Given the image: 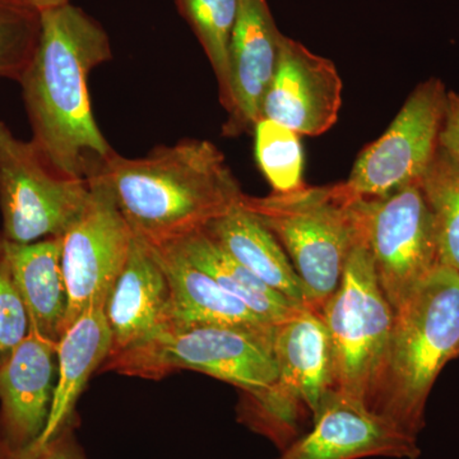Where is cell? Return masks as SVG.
I'll return each instance as SVG.
<instances>
[{
    "label": "cell",
    "instance_id": "obj_1",
    "mask_svg": "<svg viewBox=\"0 0 459 459\" xmlns=\"http://www.w3.org/2000/svg\"><path fill=\"white\" fill-rule=\"evenodd\" d=\"M113 59L104 27L72 3L41 12L38 48L18 81L32 142L56 170L89 180L115 152L93 117L87 80Z\"/></svg>",
    "mask_w": 459,
    "mask_h": 459
},
{
    "label": "cell",
    "instance_id": "obj_2",
    "mask_svg": "<svg viewBox=\"0 0 459 459\" xmlns=\"http://www.w3.org/2000/svg\"><path fill=\"white\" fill-rule=\"evenodd\" d=\"M92 178L107 186L133 235L152 247L204 229L246 195L225 155L204 140L159 146L138 159L114 152Z\"/></svg>",
    "mask_w": 459,
    "mask_h": 459
},
{
    "label": "cell",
    "instance_id": "obj_3",
    "mask_svg": "<svg viewBox=\"0 0 459 459\" xmlns=\"http://www.w3.org/2000/svg\"><path fill=\"white\" fill-rule=\"evenodd\" d=\"M458 353L459 272L440 264L394 310L367 406L419 437L435 382Z\"/></svg>",
    "mask_w": 459,
    "mask_h": 459
},
{
    "label": "cell",
    "instance_id": "obj_4",
    "mask_svg": "<svg viewBox=\"0 0 459 459\" xmlns=\"http://www.w3.org/2000/svg\"><path fill=\"white\" fill-rule=\"evenodd\" d=\"M360 198L341 183L267 197L244 195L241 201L280 241L303 282L307 307L318 312L340 285L347 256L360 237Z\"/></svg>",
    "mask_w": 459,
    "mask_h": 459
},
{
    "label": "cell",
    "instance_id": "obj_5",
    "mask_svg": "<svg viewBox=\"0 0 459 459\" xmlns=\"http://www.w3.org/2000/svg\"><path fill=\"white\" fill-rule=\"evenodd\" d=\"M273 328L160 325L137 343L108 356L100 370L151 380L193 370L240 391L270 388L279 380Z\"/></svg>",
    "mask_w": 459,
    "mask_h": 459
},
{
    "label": "cell",
    "instance_id": "obj_6",
    "mask_svg": "<svg viewBox=\"0 0 459 459\" xmlns=\"http://www.w3.org/2000/svg\"><path fill=\"white\" fill-rule=\"evenodd\" d=\"M319 313L331 340L334 389L367 403L391 337L394 309L379 285L361 232L340 285Z\"/></svg>",
    "mask_w": 459,
    "mask_h": 459
},
{
    "label": "cell",
    "instance_id": "obj_7",
    "mask_svg": "<svg viewBox=\"0 0 459 459\" xmlns=\"http://www.w3.org/2000/svg\"><path fill=\"white\" fill-rule=\"evenodd\" d=\"M90 184L68 177L32 141L0 122V212L3 237L17 244L63 237L90 198Z\"/></svg>",
    "mask_w": 459,
    "mask_h": 459
},
{
    "label": "cell",
    "instance_id": "obj_8",
    "mask_svg": "<svg viewBox=\"0 0 459 459\" xmlns=\"http://www.w3.org/2000/svg\"><path fill=\"white\" fill-rule=\"evenodd\" d=\"M358 213L377 279L395 310L440 265L433 214L420 184L361 197Z\"/></svg>",
    "mask_w": 459,
    "mask_h": 459
},
{
    "label": "cell",
    "instance_id": "obj_9",
    "mask_svg": "<svg viewBox=\"0 0 459 459\" xmlns=\"http://www.w3.org/2000/svg\"><path fill=\"white\" fill-rule=\"evenodd\" d=\"M446 92L435 77L413 89L385 134L356 159L346 181L353 195L379 198L420 184L439 148Z\"/></svg>",
    "mask_w": 459,
    "mask_h": 459
},
{
    "label": "cell",
    "instance_id": "obj_10",
    "mask_svg": "<svg viewBox=\"0 0 459 459\" xmlns=\"http://www.w3.org/2000/svg\"><path fill=\"white\" fill-rule=\"evenodd\" d=\"M87 181L86 207L62 237L68 292L65 332L84 313L104 309L134 238L107 186L95 178Z\"/></svg>",
    "mask_w": 459,
    "mask_h": 459
},
{
    "label": "cell",
    "instance_id": "obj_11",
    "mask_svg": "<svg viewBox=\"0 0 459 459\" xmlns=\"http://www.w3.org/2000/svg\"><path fill=\"white\" fill-rule=\"evenodd\" d=\"M419 437L374 412L362 401L329 392L312 428L276 459H418Z\"/></svg>",
    "mask_w": 459,
    "mask_h": 459
},
{
    "label": "cell",
    "instance_id": "obj_12",
    "mask_svg": "<svg viewBox=\"0 0 459 459\" xmlns=\"http://www.w3.org/2000/svg\"><path fill=\"white\" fill-rule=\"evenodd\" d=\"M342 89L331 60L283 35L276 74L263 100L262 117L298 134L318 137L337 123Z\"/></svg>",
    "mask_w": 459,
    "mask_h": 459
},
{
    "label": "cell",
    "instance_id": "obj_13",
    "mask_svg": "<svg viewBox=\"0 0 459 459\" xmlns=\"http://www.w3.org/2000/svg\"><path fill=\"white\" fill-rule=\"evenodd\" d=\"M57 377V343L30 333L0 365L3 459H26L49 420Z\"/></svg>",
    "mask_w": 459,
    "mask_h": 459
},
{
    "label": "cell",
    "instance_id": "obj_14",
    "mask_svg": "<svg viewBox=\"0 0 459 459\" xmlns=\"http://www.w3.org/2000/svg\"><path fill=\"white\" fill-rule=\"evenodd\" d=\"M280 31L267 0H238L229 49L228 120L223 135L255 132L262 105L279 65Z\"/></svg>",
    "mask_w": 459,
    "mask_h": 459
},
{
    "label": "cell",
    "instance_id": "obj_15",
    "mask_svg": "<svg viewBox=\"0 0 459 459\" xmlns=\"http://www.w3.org/2000/svg\"><path fill=\"white\" fill-rule=\"evenodd\" d=\"M277 383L312 412L313 419L334 389L333 355L327 327L318 310L301 307L273 328Z\"/></svg>",
    "mask_w": 459,
    "mask_h": 459
},
{
    "label": "cell",
    "instance_id": "obj_16",
    "mask_svg": "<svg viewBox=\"0 0 459 459\" xmlns=\"http://www.w3.org/2000/svg\"><path fill=\"white\" fill-rule=\"evenodd\" d=\"M148 247L169 283L168 305L160 325L273 328L246 304L226 292L177 247L170 244Z\"/></svg>",
    "mask_w": 459,
    "mask_h": 459
},
{
    "label": "cell",
    "instance_id": "obj_17",
    "mask_svg": "<svg viewBox=\"0 0 459 459\" xmlns=\"http://www.w3.org/2000/svg\"><path fill=\"white\" fill-rule=\"evenodd\" d=\"M168 300L169 283L161 265L150 247L134 237L128 259L105 303L111 336L108 356L128 349L155 331Z\"/></svg>",
    "mask_w": 459,
    "mask_h": 459
},
{
    "label": "cell",
    "instance_id": "obj_18",
    "mask_svg": "<svg viewBox=\"0 0 459 459\" xmlns=\"http://www.w3.org/2000/svg\"><path fill=\"white\" fill-rule=\"evenodd\" d=\"M111 350V336L104 309L91 310L75 320L57 342V377L47 428L31 459L60 431L74 424L78 398L91 376L101 369Z\"/></svg>",
    "mask_w": 459,
    "mask_h": 459
},
{
    "label": "cell",
    "instance_id": "obj_19",
    "mask_svg": "<svg viewBox=\"0 0 459 459\" xmlns=\"http://www.w3.org/2000/svg\"><path fill=\"white\" fill-rule=\"evenodd\" d=\"M12 276L29 313L32 333L59 342L65 334L68 292L62 265V237L30 244L5 238Z\"/></svg>",
    "mask_w": 459,
    "mask_h": 459
},
{
    "label": "cell",
    "instance_id": "obj_20",
    "mask_svg": "<svg viewBox=\"0 0 459 459\" xmlns=\"http://www.w3.org/2000/svg\"><path fill=\"white\" fill-rule=\"evenodd\" d=\"M222 250L262 282L295 304L307 307V292L276 237L243 205L204 229Z\"/></svg>",
    "mask_w": 459,
    "mask_h": 459
},
{
    "label": "cell",
    "instance_id": "obj_21",
    "mask_svg": "<svg viewBox=\"0 0 459 459\" xmlns=\"http://www.w3.org/2000/svg\"><path fill=\"white\" fill-rule=\"evenodd\" d=\"M170 246L177 247L181 255L212 277L226 292L235 296L273 327L301 307V305L295 304L265 285L252 272L231 258L208 237L204 229L186 235Z\"/></svg>",
    "mask_w": 459,
    "mask_h": 459
},
{
    "label": "cell",
    "instance_id": "obj_22",
    "mask_svg": "<svg viewBox=\"0 0 459 459\" xmlns=\"http://www.w3.org/2000/svg\"><path fill=\"white\" fill-rule=\"evenodd\" d=\"M238 422L271 440L280 452L307 433L313 415L304 402L276 383L270 388L240 391Z\"/></svg>",
    "mask_w": 459,
    "mask_h": 459
},
{
    "label": "cell",
    "instance_id": "obj_23",
    "mask_svg": "<svg viewBox=\"0 0 459 459\" xmlns=\"http://www.w3.org/2000/svg\"><path fill=\"white\" fill-rule=\"evenodd\" d=\"M420 188L433 214L440 264L459 272V162L437 148Z\"/></svg>",
    "mask_w": 459,
    "mask_h": 459
},
{
    "label": "cell",
    "instance_id": "obj_24",
    "mask_svg": "<svg viewBox=\"0 0 459 459\" xmlns=\"http://www.w3.org/2000/svg\"><path fill=\"white\" fill-rule=\"evenodd\" d=\"M210 60L219 83L220 100L228 108L229 49L237 22L238 0H175Z\"/></svg>",
    "mask_w": 459,
    "mask_h": 459
},
{
    "label": "cell",
    "instance_id": "obj_25",
    "mask_svg": "<svg viewBox=\"0 0 459 459\" xmlns=\"http://www.w3.org/2000/svg\"><path fill=\"white\" fill-rule=\"evenodd\" d=\"M255 157L274 193L304 188V153L300 134L262 117L255 128Z\"/></svg>",
    "mask_w": 459,
    "mask_h": 459
},
{
    "label": "cell",
    "instance_id": "obj_26",
    "mask_svg": "<svg viewBox=\"0 0 459 459\" xmlns=\"http://www.w3.org/2000/svg\"><path fill=\"white\" fill-rule=\"evenodd\" d=\"M41 13L26 0H0V80L18 81L31 62Z\"/></svg>",
    "mask_w": 459,
    "mask_h": 459
},
{
    "label": "cell",
    "instance_id": "obj_27",
    "mask_svg": "<svg viewBox=\"0 0 459 459\" xmlns=\"http://www.w3.org/2000/svg\"><path fill=\"white\" fill-rule=\"evenodd\" d=\"M31 333L29 313L12 276L5 238L0 232V365Z\"/></svg>",
    "mask_w": 459,
    "mask_h": 459
},
{
    "label": "cell",
    "instance_id": "obj_28",
    "mask_svg": "<svg viewBox=\"0 0 459 459\" xmlns=\"http://www.w3.org/2000/svg\"><path fill=\"white\" fill-rule=\"evenodd\" d=\"M439 148L459 162V93L446 92L442 128L439 133Z\"/></svg>",
    "mask_w": 459,
    "mask_h": 459
},
{
    "label": "cell",
    "instance_id": "obj_29",
    "mask_svg": "<svg viewBox=\"0 0 459 459\" xmlns=\"http://www.w3.org/2000/svg\"><path fill=\"white\" fill-rule=\"evenodd\" d=\"M74 425L65 428L31 459H87L74 437Z\"/></svg>",
    "mask_w": 459,
    "mask_h": 459
},
{
    "label": "cell",
    "instance_id": "obj_30",
    "mask_svg": "<svg viewBox=\"0 0 459 459\" xmlns=\"http://www.w3.org/2000/svg\"><path fill=\"white\" fill-rule=\"evenodd\" d=\"M26 2L30 3L33 8L38 9L41 13V12L68 4V3H71V0H26Z\"/></svg>",
    "mask_w": 459,
    "mask_h": 459
},
{
    "label": "cell",
    "instance_id": "obj_31",
    "mask_svg": "<svg viewBox=\"0 0 459 459\" xmlns=\"http://www.w3.org/2000/svg\"><path fill=\"white\" fill-rule=\"evenodd\" d=\"M0 459H3L2 444H0Z\"/></svg>",
    "mask_w": 459,
    "mask_h": 459
},
{
    "label": "cell",
    "instance_id": "obj_32",
    "mask_svg": "<svg viewBox=\"0 0 459 459\" xmlns=\"http://www.w3.org/2000/svg\"><path fill=\"white\" fill-rule=\"evenodd\" d=\"M458 359H459V353H458Z\"/></svg>",
    "mask_w": 459,
    "mask_h": 459
}]
</instances>
